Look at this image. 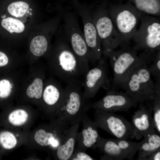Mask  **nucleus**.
I'll use <instances>...</instances> for the list:
<instances>
[{
    "mask_svg": "<svg viewBox=\"0 0 160 160\" xmlns=\"http://www.w3.org/2000/svg\"><path fill=\"white\" fill-rule=\"evenodd\" d=\"M139 103L125 92L110 89L101 99L91 103L90 108L95 110L114 113L128 111L136 107Z\"/></svg>",
    "mask_w": 160,
    "mask_h": 160,
    "instance_id": "nucleus-12",
    "label": "nucleus"
},
{
    "mask_svg": "<svg viewBox=\"0 0 160 160\" xmlns=\"http://www.w3.org/2000/svg\"><path fill=\"white\" fill-rule=\"evenodd\" d=\"M110 52L107 57L110 59L113 72L111 89L121 88L129 74L135 69L145 64L150 63L153 59L152 56L144 52L138 54L130 45L125 44Z\"/></svg>",
    "mask_w": 160,
    "mask_h": 160,
    "instance_id": "nucleus-1",
    "label": "nucleus"
},
{
    "mask_svg": "<svg viewBox=\"0 0 160 160\" xmlns=\"http://www.w3.org/2000/svg\"><path fill=\"white\" fill-rule=\"evenodd\" d=\"M28 115L24 110L19 109L15 110L9 115L8 119L9 122L15 126L23 125L28 120Z\"/></svg>",
    "mask_w": 160,
    "mask_h": 160,
    "instance_id": "nucleus-25",
    "label": "nucleus"
},
{
    "mask_svg": "<svg viewBox=\"0 0 160 160\" xmlns=\"http://www.w3.org/2000/svg\"><path fill=\"white\" fill-rule=\"evenodd\" d=\"M140 23L132 40V47L137 52L155 55L160 49V19L142 14Z\"/></svg>",
    "mask_w": 160,
    "mask_h": 160,
    "instance_id": "nucleus-8",
    "label": "nucleus"
},
{
    "mask_svg": "<svg viewBox=\"0 0 160 160\" xmlns=\"http://www.w3.org/2000/svg\"><path fill=\"white\" fill-rule=\"evenodd\" d=\"M70 3L75 12L81 19L83 33L90 52L91 63H95L102 57V48L101 41L91 15L89 5L81 2L79 0H71Z\"/></svg>",
    "mask_w": 160,
    "mask_h": 160,
    "instance_id": "nucleus-9",
    "label": "nucleus"
},
{
    "mask_svg": "<svg viewBox=\"0 0 160 160\" xmlns=\"http://www.w3.org/2000/svg\"><path fill=\"white\" fill-rule=\"evenodd\" d=\"M94 122L97 127L117 139L134 138L132 123L123 117L114 113L95 110Z\"/></svg>",
    "mask_w": 160,
    "mask_h": 160,
    "instance_id": "nucleus-10",
    "label": "nucleus"
},
{
    "mask_svg": "<svg viewBox=\"0 0 160 160\" xmlns=\"http://www.w3.org/2000/svg\"><path fill=\"white\" fill-rule=\"evenodd\" d=\"M154 125L156 131L160 133V95L156 96L151 102Z\"/></svg>",
    "mask_w": 160,
    "mask_h": 160,
    "instance_id": "nucleus-26",
    "label": "nucleus"
},
{
    "mask_svg": "<svg viewBox=\"0 0 160 160\" xmlns=\"http://www.w3.org/2000/svg\"><path fill=\"white\" fill-rule=\"evenodd\" d=\"M108 0L89 5L90 13L101 41L102 54L107 57L112 51L124 44L108 13Z\"/></svg>",
    "mask_w": 160,
    "mask_h": 160,
    "instance_id": "nucleus-2",
    "label": "nucleus"
},
{
    "mask_svg": "<svg viewBox=\"0 0 160 160\" xmlns=\"http://www.w3.org/2000/svg\"><path fill=\"white\" fill-rule=\"evenodd\" d=\"M107 9L115 28L124 44H130L137 30L142 13L130 2L109 4Z\"/></svg>",
    "mask_w": 160,
    "mask_h": 160,
    "instance_id": "nucleus-6",
    "label": "nucleus"
},
{
    "mask_svg": "<svg viewBox=\"0 0 160 160\" xmlns=\"http://www.w3.org/2000/svg\"><path fill=\"white\" fill-rule=\"evenodd\" d=\"M148 67L149 72L156 81H160V49L158 50L155 56Z\"/></svg>",
    "mask_w": 160,
    "mask_h": 160,
    "instance_id": "nucleus-28",
    "label": "nucleus"
},
{
    "mask_svg": "<svg viewBox=\"0 0 160 160\" xmlns=\"http://www.w3.org/2000/svg\"><path fill=\"white\" fill-rule=\"evenodd\" d=\"M55 52L56 69L63 81L67 83L78 79L87 71L72 49L62 32Z\"/></svg>",
    "mask_w": 160,
    "mask_h": 160,
    "instance_id": "nucleus-7",
    "label": "nucleus"
},
{
    "mask_svg": "<svg viewBox=\"0 0 160 160\" xmlns=\"http://www.w3.org/2000/svg\"><path fill=\"white\" fill-rule=\"evenodd\" d=\"M12 85L7 79L0 81V98H4L8 97L10 95Z\"/></svg>",
    "mask_w": 160,
    "mask_h": 160,
    "instance_id": "nucleus-29",
    "label": "nucleus"
},
{
    "mask_svg": "<svg viewBox=\"0 0 160 160\" xmlns=\"http://www.w3.org/2000/svg\"><path fill=\"white\" fill-rule=\"evenodd\" d=\"M80 122H79L71 125L68 129L62 142L55 150L58 159H70L75 149Z\"/></svg>",
    "mask_w": 160,
    "mask_h": 160,
    "instance_id": "nucleus-15",
    "label": "nucleus"
},
{
    "mask_svg": "<svg viewBox=\"0 0 160 160\" xmlns=\"http://www.w3.org/2000/svg\"><path fill=\"white\" fill-rule=\"evenodd\" d=\"M30 8L29 4L26 1L19 0L12 1L7 6L8 12L16 17L23 16Z\"/></svg>",
    "mask_w": 160,
    "mask_h": 160,
    "instance_id": "nucleus-23",
    "label": "nucleus"
},
{
    "mask_svg": "<svg viewBox=\"0 0 160 160\" xmlns=\"http://www.w3.org/2000/svg\"><path fill=\"white\" fill-rule=\"evenodd\" d=\"M1 17L2 18L1 21L2 27L10 33H20L24 31V25L19 20L11 17H6L5 14Z\"/></svg>",
    "mask_w": 160,
    "mask_h": 160,
    "instance_id": "nucleus-22",
    "label": "nucleus"
},
{
    "mask_svg": "<svg viewBox=\"0 0 160 160\" xmlns=\"http://www.w3.org/2000/svg\"><path fill=\"white\" fill-rule=\"evenodd\" d=\"M119 146L124 152L127 159L132 160L138 151L140 142H132L128 139H115Z\"/></svg>",
    "mask_w": 160,
    "mask_h": 160,
    "instance_id": "nucleus-21",
    "label": "nucleus"
},
{
    "mask_svg": "<svg viewBox=\"0 0 160 160\" xmlns=\"http://www.w3.org/2000/svg\"><path fill=\"white\" fill-rule=\"evenodd\" d=\"M142 13L159 17L160 16V0H128Z\"/></svg>",
    "mask_w": 160,
    "mask_h": 160,
    "instance_id": "nucleus-19",
    "label": "nucleus"
},
{
    "mask_svg": "<svg viewBox=\"0 0 160 160\" xmlns=\"http://www.w3.org/2000/svg\"><path fill=\"white\" fill-rule=\"evenodd\" d=\"M81 122L82 128L78 132L76 150L85 151L89 148H97L102 137L100 135L98 128L94 121L88 117L87 112L83 114Z\"/></svg>",
    "mask_w": 160,
    "mask_h": 160,
    "instance_id": "nucleus-14",
    "label": "nucleus"
},
{
    "mask_svg": "<svg viewBox=\"0 0 160 160\" xmlns=\"http://www.w3.org/2000/svg\"><path fill=\"white\" fill-rule=\"evenodd\" d=\"M97 148L103 154L101 159L123 160L126 159L124 152L115 139H105L102 137Z\"/></svg>",
    "mask_w": 160,
    "mask_h": 160,
    "instance_id": "nucleus-16",
    "label": "nucleus"
},
{
    "mask_svg": "<svg viewBox=\"0 0 160 160\" xmlns=\"http://www.w3.org/2000/svg\"><path fill=\"white\" fill-rule=\"evenodd\" d=\"M17 143L16 137L11 132L4 131L0 132V144L4 148L12 149L16 146Z\"/></svg>",
    "mask_w": 160,
    "mask_h": 160,
    "instance_id": "nucleus-27",
    "label": "nucleus"
},
{
    "mask_svg": "<svg viewBox=\"0 0 160 160\" xmlns=\"http://www.w3.org/2000/svg\"><path fill=\"white\" fill-rule=\"evenodd\" d=\"M8 62V59L5 53L0 51V67L7 65Z\"/></svg>",
    "mask_w": 160,
    "mask_h": 160,
    "instance_id": "nucleus-31",
    "label": "nucleus"
},
{
    "mask_svg": "<svg viewBox=\"0 0 160 160\" xmlns=\"http://www.w3.org/2000/svg\"><path fill=\"white\" fill-rule=\"evenodd\" d=\"M62 103L57 112L58 118L71 124L81 122L84 114L90 108L83 95L79 79L67 83Z\"/></svg>",
    "mask_w": 160,
    "mask_h": 160,
    "instance_id": "nucleus-4",
    "label": "nucleus"
},
{
    "mask_svg": "<svg viewBox=\"0 0 160 160\" xmlns=\"http://www.w3.org/2000/svg\"><path fill=\"white\" fill-rule=\"evenodd\" d=\"M59 0V1H60V2H65V1H66L68 0Z\"/></svg>",
    "mask_w": 160,
    "mask_h": 160,
    "instance_id": "nucleus-33",
    "label": "nucleus"
},
{
    "mask_svg": "<svg viewBox=\"0 0 160 160\" xmlns=\"http://www.w3.org/2000/svg\"><path fill=\"white\" fill-rule=\"evenodd\" d=\"M43 88V83L42 79L39 78H37L28 87L26 94L30 98L35 97L36 99H39L42 95Z\"/></svg>",
    "mask_w": 160,
    "mask_h": 160,
    "instance_id": "nucleus-24",
    "label": "nucleus"
},
{
    "mask_svg": "<svg viewBox=\"0 0 160 160\" xmlns=\"http://www.w3.org/2000/svg\"><path fill=\"white\" fill-rule=\"evenodd\" d=\"M95 159L86 153L85 151L74 150L70 158V160H93Z\"/></svg>",
    "mask_w": 160,
    "mask_h": 160,
    "instance_id": "nucleus-30",
    "label": "nucleus"
},
{
    "mask_svg": "<svg viewBox=\"0 0 160 160\" xmlns=\"http://www.w3.org/2000/svg\"><path fill=\"white\" fill-rule=\"evenodd\" d=\"M48 44V39L45 36H38L32 40L30 44V49L34 55L41 56L47 51Z\"/></svg>",
    "mask_w": 160,
    "mask_h": 160,
    "instance_id": "nucleus-20",
    "label": "nucleus"
},
{
    "mask_svg": "<svg viewBox=\"0 0 160 160\" xmlns=\"http://www.w3.org/2000/svg\"><path fill=\"white\" fill-rule=\"evenodd\" d=\"M64 92V88L60 86L48 84L45 87L43 92V101L49 106L55 107L57 112L63 99Z\"/></svg>",
    "mask_w": 160,
    "mask_h": 160,
    "instance_id": "nucleus-18",
    "label": "nucleus"
},
{
    "mask_svg": "<svg viewBox=\"0 0 160 160\" xmlns=\"http://www.w3.org/2000/svg\"><path fill=\"white\" fill-rule=\"evenodd\" d=\"M148 65H143L134 70L122 84L121 88L140 103L151 102L160 95L151 79Z\"/></svg>",
    "mask_w": 160,
    "mask_h": 160,
    "instance_id": "nucleus-5",
    "label": "nucleus"
},
{
    "mask_svg": "<svg viewBox=\"0 0 160 160\" xmlns=\"http://www.w3.org/2000/svg\"><path fill=\"white\" fill-rule=\"evenodd\" d=\"M58 11L63 20L62 33L72 49L87 71L91 63L90 52L79 26L76 13L64 8L61 3Z\"/></svg>",
    "mask_w": 160,
    "mask_h": 160,
    "instance_id": "nucleus-3",
    "label": "nucleus"
},
{
    "mask_svg": "<svg viewBox=\"0 0 160 160\" xmlns=\"http://www.w3.org/2000/svg\"><path fill=\"white\" fill-rule=\"evenodd\" d=\"M150 102L140 103L139 108L135 112L132 117V123L134 138L137 139L156 132L153 123Z\"/></svg>",
    "mask_w": 160,
    "mask_h": 160,
    "instance_id": "nucleus-13",
    "label": "nucleus"
},
{
    "mask_svg": "<svg viewBox=\"0 0 160 160\" xmlns=\"http://www.w3.org/2000/svg\"><path fill=\"white\" fill-rule=\"evenodd\" d=\"M160 149L156 151L148 158L147 160H160Z\"/></svg>",
    "mask_w": 160,
    "mask_h": 160,
    "instance_id": "nucleus-32",
    "label": "nucleus"
},
{
    "mask_svg": "<svg viewBox=\"0 0 160 160\" xmlns=\"http://www.w3.org/2000/svg\"><path fill=\"white\" fill-rule=\"evenodd\" d=\"M144 137L140 142L138 151V160H147L151 155L160 149V137L156 132Z\"/></svg>",
    "mask_w": 160,
    "mask_h": 160,
    "instance_id": "nucleus-17",
    "label": "nucleus"
},
{
    "mask_svg": "<svg viewBox=\"0 0 160 160\" xmlns=\"http://www.w3.org/2000/svg\"><path fill=\"white\" fill-rule=\"evenodd\" d=\"M97 65L87 72L84 75L82 83L83 95L87 100L93 97L101 88L108 90L111 89V84L109 79L107 64L102 57Z\"/></svg>",
    "mask_w": 160,
    "mask_h": 160,
    "instance_id": "nucleus-11",
    "label": "nucleus"
}]
</instances>
